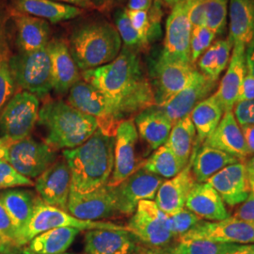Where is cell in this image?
Masks as SVG:
<instances>
[{
  "instance_id": "cell-1",
  "label": "cell",
  "mask_w": 254,
  "mask_h": 254,
  "mask_svg": "<svg viewBox=\"0 0 254 254\" xmlns=\"http://www.w3.org/2000/svg\"><path fill=\"white\" fill-rule=\"evenodd\" d=\"M82 78L103 93L119 123L155 106L150 79L136 52L127 47L113 62L83 71Z\"/></svg>"
},
{
  "instance_id": "cell-2",
  "label": "cell",
  "mask_w": 254,
  "mask_h": 254,
  "mask_svg": "<svg viewBox=\"0 0 254 254\" xmlns=\"http://www.w3.org/2000/svg\"><path fill=\"white\" fill-rule=\"evenodd\" d=\"M115 136L97 129L83 144L64 150L72 176V190L88 193L108 184L114 167Z\"/></svg>"
},
{
  "instance_id": "cell-3",
  "label": "cell",
  "mask_w": 254,
  "mask_h": 254,
  "mask_svg": "<svg viewBox=\"0 0 254 254\" xmlns=\"http://www.w3.org/2000/svg\"><path fill=\"white\" fill-rule=\"evenodd\" d=\"M38 123L46 129L45 142L55 151L76 148L98 129L95 119L61 100L46 102Z\"/></svg>"
},
{
  "instance_id": "cell-4",
  "label": "cell",
  "mask_w": 254,
  "mask_h": 254,
  "mask_svg": "<svg viewBox=\"0 0 254 254\" xmlns=\"http://www.w3.org/2000/svg\"><path fill=\"white\" fill-rule=\"evenodd\" d=\"M68 46L78 69L88 71L113 62L122 50V39L116 27L98 21L75 28Z\"/></svg>"
},
{
  "instance_id": "cell-5",
  "label": "cell",
  "mask_w": 254,
  "mask_h": 254,
  "mask_svg": "<svg viewBox=\"0 0 254 254\" xmlns=\"http://www.w3.org/2000/svg\"><path fill=\"white\" fill-rule=\"evenodd\" d=\"M71 227L80 231H90L96 229L103 230H129L127 226L114 224L106 221H90L74 218L68 212L48 205L36 197L32 216L27 225L17 236V246L21 253L25 246L35 236L55 228Z\"/></svg>"
},
{
  "instance_id": "cell-6",
  "label": "cell",
  "mask_w": 254,
  "mask_h": 254,
  "mask_svg": "<svg viewBox=\"0 0 254 254\" xmlns=\"http://www.w3.org/2000/svg\"><path fill=\"white\" fill-rule=\"evenodd\" d=\"M10 73L19 88L38 98H44L53 90L51 61L47 48L10 57Z\"/></svg>"
},
{
  "instance_id": "cell-7",
  "label": "cell",
  "mask_w": 254,
  "mask_h": 254,
  "mask_svg": "<svg viewBox=\"0 0 254 254\" xmlns=\"http://www.w3.org/2000/svg\"><path fill=\"white\" fill-rule=\"evenodd\" d=\"M139 242L151 248L170 247L175 236L170 216L154 200H141L127 226Z\"/></svg>"
},
{
  "instance_id": "cell-8",
  "label": "cell",
  "mask_w": 254,
  "mask_h": 254,
  "mask_svg": "<svg viewBox=\"0 0 254 254\" xmlns=\"http://www.w3.org/2000/svg\"><path fill=\"white\" fill-rule=\"evenodd\" d=\"M40 101L26 91L15 93L0 113V132L10 143L30 136L39 120Z\"/></svg>"
},
{
  "instance_id": "cell-9",
  "label": "cell",
  "mask_w": 254,
  "mask_h": 254,
  "mask_svg": "<svg viewBox=\"0 0 254 254\" xmlns=\"http://www.w3.org/2000/svg\"><path fill=\"white\" fill-rule=\"evenodd\" d=\"M190 0H181L166 22V34L160 58L168 62L192 64L190 58L191 27Z\"/></svg>"
},
{
  "instance_id": "cell-10",
  "label": "cell",
  "mask_w": 254,
  "mask_h": 254,
  "mask_svg": "<svg viewBox=\"0 0 254 254\" xmlns=\"http://www.w3.org/2000/svg\"><path fill=\"white\" fill-rule=\"evenodd\" d=\"M56 152L45 141L29 136L11 143L6 159L20 174L32 180L57 161Z\"/></svg>"
},
{
  "instance_id": "cell-11",
  "label": "cell",
  "mask_w": 254,
  "mask_h": 254,
  "mask_svg": "<svg viewBox=\"0 0 254 254\" xmlns=\"http://www.w3.org/2000/svg\"><path fill=\"white\" fill-rule=\"evenodd\" d=\"M178 239H203L237 245L254 244V221L235 217L218 221L200 220L189 233Z\"/></svg>"
},
{
  "instance_id": "cell-12",
  "label": "cell",
  "mask_w": 254,
  "mask_h": 254,
  "mask_svg": "<svg viewBox=\"0 0 254 254\" xmlns=\"http://www.w3.org/2000/svg\"><path fill=\"white\" fill-rule=\"evenodd\" d=\"M67 103L74 109L91 116L98 123V128L108 136H115L119 123L106 97L90 83L79 80L69 91Z\"/></svg>"
},
{
  "instance_id": "cell-13",
  "label": "cell",
  "mask_w": 254,
  "mask_h": 254,
  "mask_svg": "<svg viewBox=\"0 0 254 254\" xmlns=\"http://www.w3.org/2000/svg\"><path fill=\"white\" fill-rule=\"evenodd\" d=\"M195 69L192 64L168 62L160 57L150 69L151 85L156 106H163L190 81Z\"/></svg>"
},
{
  "instance_id": "cell-14",
  "label": "cell",
  "mask_w": 254,
  "mask_h": 254,
  "mask_svg": "<svg viewBox=\"0 0 254 254\" xmlns=\"http://www.w3.org/2000/svg\"><path fill=\"white\" fill-rule=\"evenodd\" d=\"M67 212L82 220L98 221L112 218L119 214L115 190L108 185L84 194L71 190Z\"/></svg>"
},
{
  "instance_id": "cell-15",
  "label": "cell",
  "mask_w": 254,
  "mask_h": 254,
  "mask_svg": "<svg viewBox=\"0 0 254 254\" xmlns=\"http://www.w3.org/2000/svg\"><path fill=\"white\" fill-rule=\"evenodd\" d=\"M164 181L162 177L147 172L142 167L138 168L125 181L114 187L119 214L133 215L139 201L154 200Z\"/></svg>"
},
{
  "instance_id": "cell-16",
  "label": "cell",
  "mask_w": 254,
  "mask_h": 254,
  "mask_svg": "<svg viewBox=\"0 0 254 254\" xmlns=\"http://www.w3.org/2000/svg\"><path fill=\"white\" fill-rule=\"evenodd\" d=\"M137 140L138 134L134 120L122 121L115 135L114 167L107 184L109 187H117L138 169L136 154Z\"/></svg>"
},
{
  "instance_id": "cell-17",
  "label": "cell",
  "mask_w": 254,
  "mask_h": 254,
  "mask_svg": "<svg viewBox=\"0 0 254 254\" xmlns=\"http://www.w3.org/2000/svg\"><path fill=\"white\" fill-rule=\"evenodd\" d=\"M34 187L38 197L45 203L67 212L72 176L65 158L57 160L37 177Z\"/></svg>"
},
{
  "instance_id": "cell-18",
  "label": "cell",
  "mask_w": 254,
  "mask_h": 254,
  "mask_svg": "<svg viewBox=\"0 0 254 254\" xmlns=\"http://www.w3.org/2000/svg\"><path fill=\"white\" fill-rule=\"evenodd\" d=\"M217 81L210 79L206 75L196 70L189 84L176 93L163 106H158L165 115L174 124L182 118L190 115L191 111L206 99L216 89Z\"/></svg>"
},
{
  "instance_id": "cell-19",
  "label": "cell",
  "mask_w": 254,
  "mask_h": 254,
  "mask_svg": "<svg viewBox=\"0 0 254 254\" xmlns=\"http://www.w3.org/2000/svg\"><path fill=\"white\" fill-rule=\"evenodd\" d=\"M142 247L129 230H90L84 237L85 254H140Z\"/></svg>"
},
{
  "instance_id": "cell-20",
  "label": "cell",
  "mask_w": 254,
  "mask_h": 254,
  "mask_svg": "<svg viewBox=\"0 0 254 254\" xmlns=\"http://www.w3.org/2000/svg\"><path fill=\"white\" fill-rule=\"evenodd\" d=\"M230 206L245 201L250 193V181L244 162L231 164L206 181Z\"/></svg>"
},
{
  "instance_id": "cell-21",
  "label": "cell",
  "mask_w": 254,
  "mask_h": 254,
  "mask_svg": "<svg viewBox=\"0 0 254 254\" xmlns=\"http://www.w3.org/2000/svg\"><path fill=\"white\" fill-rule=\"evenodd\" d=\"M196 183L192 172V162L190 160L176 176L161 184L154 201L164 213L173 216L185 208L187 198Z\"/></svg>"
},
{
  "instance_id": "cell-22",
  "label": "cell",
  "mask_w": 254,
  "mask_h": 254,
  "mask_svg": "<svg viewBox=\"0 0 254 254\" xmlns=\"http://www.w3.org/2000/svg\"><path fill=\"white\" fill-rule=\"evenodd\" d=\"M46 48L51 61L53 90L59 94H65L80 80L78 67L64 40H53Z\"/></svg>"
},
{
  "instance_id": "cell-23",
  "label": "cell",
  "mask_w": 254,
  "mask_h": 254,
  "mask_svg": "<svg viewBox=\"0 0 254 254\" xmlns=\"http://www.w3.org/2000/svg\"><path fill=\"white\" fill-rule=\"evenodd\" d=\"M244 44L234 45L230 63L226 73L218 85V90L214 93L221 104L224 111H233L235 108L241 86L247 74Z\"/></svg>"
},
{
  "instance_id": "cell-24",
  "label": "cell",
  "mask_w": 254,
  "mask_h": 254,
  "mask_svg": "<svg viewBox=\"0 0 254 254\" xmlns=\"http://www.w3.org/2000/svg\"><path fill=\"white\" fill-rule=\"evenodd\" d=\"M201 146H208L225 152L240 160L249 156L245 139L240 125L233 111H226L218 127Z\"/></svg>"
},
{
  "instance_id": "cell-25",
  "label": "cell",
  "mask_w": 254,
  "mask_h": 254,
  "mask_svg": "<svg viewBox=\"0 0 254 254\" xmlns=\"http://www.w3.org/2000/svg\"><path fill=\"white\" fill-rule=\"evenodd\" d=\"M134 123L138 136L152 151L166 144L173 126L162 109L156 105L136 114Z\"/></svg>"
},
{
  "instance_id": "cell-26",
  "label": "cell",
  "mask_w": 254,
  "mask_h": 254,
  "mask_svg": "<svg viewBox=\"0 0 254 254\" xmlns=\"http://www.w3.org/2000/svg\"><path fill=\"white\" fill-rule=\"evenodd\" d=\"M185 207L207 221H218L231 217L225 202L206 182L195 184L187 198Z\"/></svg>"
},
{
  "instance_id": "cell-27",
  "label": "cell",
  "mask_w": 254,
  "mask_h": 254,
  "mask_svg": "<svg viewBox=\"0 0 254 254\" xmlns=\"http://www.w3.org/2000/svg\"><path fill=\"white\" fill-rule=\"evenodd\" d=\"M17 46L21 52L30 53L46 48L49 43L50 26L47 21L21 12L14 13Z\"/></svg>"
},
{
  "instance_id": "cell-28",
  "label": "cell",
  "mask_w": 254,
  "mask_h": 254,
  "mask_svg": "<svg viewBox=\"0 0 254 254\" xmlns=\"http://www.w3.org/2000/svg\"><path fill=\"white\" fill-rule=\"evenodd\" d=\"M191 27H207L217 35L227 25L228 0H190Z\"/></svg>"
},
{
  "instance_id": "cell-29",
  "label": "cell",
  "mask_w": 254,
  "mask_h": 254,
  "mask_svg": "<svg viewBox=\"0 0 254 254\" xmlns=\"http://www.w3.org/2000/svg\"><path fill=\"white\" fill-rule=\"evenodd\" d=\"M225 111L215 94L199 103L191 111L190 117L196 129V141L193 153L198 152L205 139L218 127Z\"/></svg>"
},
{
  "instance_id": "cell-30",
  "label": "cell",
  "mask_w": 254,
  "mask_h": 254,
  "mask_svg": "<svg viewBox=\"0 0 254 254\" xmlns=\"http://www.w3.org/2000/svg\"><path fill=\"white\" fill-rule=\"evenodd\" d=\"M13 5L18 12L53 24L75 18L83 13L82 9L53 0H13Z\"/></svg>"
},
{
  "instance_id": "cell-31",
  "label": "cell",
  "mask_w": 254,
  "mask_h": 254,
  "mask_svg": "<svg viewBox=\"0 0 254 254\" xmlns=\"http://www.w3.org/2000/svg\"><path fill=\"white\" fill-rule=\"evenodd\" d=\"M80 230L55 228L35 236L22 250V254H63L73 244Z\"/></svg>"
},
{
  "instance_id": "cell-32",
  "label": "cell",
  "mask_w": 254,
  "mask_h": 254,
  "mask_svg": "<svg viewBox=\"0 0 254 254\" xmlns=\"http://www.w3.org/2000/svg\"><path fill=\"white\" fill-rule=\"evenodd\" d=\"M230 33L233 45L247 46L254 38V0L230 1Z\"/></svg>"
},
{
  "instance_id": "cell-33",
  "label": "cell",
  "mask_w": 254,
  "mask_h": 254,
  "mask_svg": "<svg viewBox=\"0 0 254 254\" xmlns=\"http://www.w3.org/2000/svg\"><path fill=\"white\" fill-rule=\"evenodd\" d=\"M190 160L197 183H205L225 167L239 161L233 155L208 146H201L198 152L192 154Z\"/></svg>"
},
{
  "instance_id": "cell-34",
  "label": "cell",
  "mask_w": 254,
  "mask_h": 254,
  "mask_svg": "<svg viewBox=\"0 0 254 254\" xmlns=\"http://www.w3.org/2000/svg\"><path fill=\"white\" fill-rule=\"evenodd\" d=\"M36 197L29 190H9L0 193V201L9 214L18 234L32 216Z\"/></svg>"
},
{
  "instance_id": "cell-35",
  "label": "cell",
  "mask_w": 254,
  "mask_h": 254,
  "mask_svg": "<svg viewBox=\"0 0 254 254\" xmlns=\"http://www.w3.org/2000/svg\"><path fill=\"white\" fill-rule=\"evenodd\" d=\"M196 141V129L190 115H188L173 124L172 131L166 144L186 167L190 160Z\"/></svg>"
},
{
  "instance_id": "cell-36",
  "label": "cell",
  "mask_w": 254,
  "mask_h": 254,
  "mask_svg": "<svg viewBox=\"0 0 254 254\" xmlns=\"http://www.w3.org/2000/svg\"><path fill=\"white\" fill-rule=\"evenodd\" d=\"M233 47L234 45L228 38L213 43L198 60L200 73L214 81H218V77L230 63Z\"/></svg>"
},
{
  "instance_id": "cell-37",
  "label": "cell",
  "mask_w": 254,
  "mask_h": 254,
  "mask_svg": "<svg viewBox=\"0 0 254 254\" xmlns=\"http://www.w3.org/2000/svg\"><path fill=\"white\" fill-rule=\"evenodd\" d=\"M141 167L164 179L173 178L185 168L167 144L156 149Z\"/></svg>"
},
{
  "instance_id": "cell-38",
  "label": "cell",
  "mask_w": 254,
  "mask_h": 254,
  "mask_svg": "<svg viewBox=\"0 0 254 254\" xmlns=\"http://www.w3.org/2000/svg\"><path fill=\"white\" fill-rule=\"evenodd\" d=\"M245 245L226 244L211 240L178 239L176 245L171 246L173 254H233Z\"/></svg>"
},
{
  "instance_id": "cell-39",
  "label": "cell",
  "mask_w": 254,
  "mask_h": 254,
  "mask_svg": "<svg viewBox=\"0 0 254 254\" xmlns=\"http://www.w3.org/2000/svg\"><path fill=\"white\" fill-rule=\"evenodd\" d=\"M115 24L125 47L132 51L140 50L149 45V41L133 27L127 15V9H120L115 14Z\"/></svg>"
},
{
  "instance_id": "cell-40",
  "label": "cell",
  "mask_w": 254,
  "mask_h": 254,
  "mask_svg": "<svg viewBox=\"0 0 254 254\" xmlns=\"http://www.w3.org/2000/svg\"><path fill=\"white\" fill-rule=\"evenodd\" d=\"M17 231L0 201V254H19Z\"/></svg>"
},
{
  "instance_id": "cell-41",
  "label": "cell",
  "mask_w": 254,
  "mask_h": 254,
  "mask_svg": "<svg viewBox=\"0 0 254 254\" xmlns=\"http://www.w3.org/2000/svg\"><path fill=\"white\" fill-rule=\"evenodd\" d=\"M8 47L0 52V113L7 105L15 90V82L9 69Z\"/></svg>"
},
{
  "instance_id": "cell-42",
  "label": "cell",
  "mask_w": 254,
  "mask_h": 254,
  "mask_svg": "<svg viewBox=\"0 0 254 254\" xmlns=\"http://www.w3.org/2000/svg\"><path fill=\"white\" fill-rule=\"evenodd\" d=\"M217 34L207 27H193L191 30L190 58L194 64L212 45Z\"/></svg>"
},
{
  "instance_id": "cell-43",
  "label": "cell",
  "mask_w": 254,
  "mask_h": 254,
  "mask_svg": "<svg viewBox=\"0 0 254 254\" xmlns=\"http://www.w3.org/2000/svg\"><path fill=\"white\" fill-rule=\"evenodd\" d=\"M33 186V181L20 174L7 159L0 160V190Z\"/></svg>"
},
{
  "instance_id": "cell-44",
  "label": "cell",
  "mask_w": 254,
  "mask_h": 254,
  "mask_svg": "<svg viewBox=\"0 0 254 254\" xmlns=\"http://www.w3.org/2000/svg\"><path fill=\"white\" fill-rule=\"evenodd\" d=\"M170 220L174 236L179 238L189 233L191 229L195 227L202 219L191 212L190 210L185 207L178 213L170 216Z\"/></svg>"
},
{
  "instance_id": "cell-45",
  "label": "cell",
  "mask_w": 254,
  "mask_h": 254,
  "mask_svg": "<svg viewBox=\"0 0 254 254\" xmlns=\"http://www.w3.org/2000/svg\"><path fill=\"white\" fill-rule=\"evenodd\" d=\"M127 12L133 27L141 36L150 41L149 35L151 29V20L149 10H129L127 9Z\"/></svg>"
},
{
  "instance_id": "cell-46",
  "label": "cell",
  "mask_w": 254,
  "mask_h": 254,
  "mask_svg": "<svg viewBox=\"0 0 254 254\" xmlns=\"http://www.w3.org/2000/svg\"><path fill=\"white\" fill-rule=\"evenodd\" d=\"M237 123L240 126L254 125V99L242 101L236 103L233 109Z\"/></svg>"
},
{
  "instance_id": "cell-47",
  "label": "cell",
  "mask_w": 254,
  "mask_h": 254,
  "mask_svg": "<svg viewBox=\"0 0 254 254\" xmlns=\"http://www.w3.org/2000/svg\"><path fill=\"white\" fill-rule=\"evenodd\" d=\"M233 217L248 221H254V183L250 182L249 196L245 201L236 209Z\"/></svg>"
},
{
  "instance_id": "cell-48",
  "label": "cell",
  "mask_w": 254,
  "mask_h": 254,
  "mask_svg": "<svg viewBox=\"0 0 254 254\" xmlns=\"http://www.w3.org/2000/svg\"><path fill=\"white\" fill-rule=\"evenodd\" d=\"M254 99V76L247 73L242 83L241 90L238 95V102L251 101Z\"/></svg>"
},
{
  "instance_id": "cell-49",
  "label": "cell",
  "mask_w": 254,
  "mask_h": 254,
  "mask_svg": "<svg viewBox=\"0 0 254 254\" xmlns=\"http://www.w3.org/2000/svg\"><path fill=\"white\" fill-rule=\"evenodd\" d=\"M240 127L245 139L249 155L251 154L254 155V125H243V126H240Z\"/></svg>"
},
{
  "instance_id": "cell-50",
  "label": "cell",
  "mask_w": 254,
  "mask_h": 254,
  "mask_svg": "<svg viewBox=\"0 0 254 254\" xmlns=\"http://www.w3.org/2000/svg\"><path fill=\"white\" fill-rule=\"evenodd\" d=\"M245 57L247 72L254 76V38L246 46Z\"/></svg>"
},
{
  "instance_id": "cell-51",
  "label": "cell",
  "mask_w": 254,
  "mask_h": 254,
  "mask_svg": "<svg viewBox=\"0 0 254 254\" xmlns=\"http://www.w3.org/2000/svg\"><path fill=\"white\" fill-rule=\"evenodd\" d=\"M154 0H129L127 9L129 10H149L153 6Z\"/></svg>"
},
{
  "instance_id": "cell-52",
  "label": "cell",
  "mask_w": 254,
  "mask_h": 254,
  "mask_svg": "<svg viewBox=\"0 0 254 254\" xmlns=\"http://www.w3.org/2000/svg\"><path fill=\"white\" fill-rule=\"evenodd\" d=\"M53 1L74 6L79 9H96L95 5L91 2V0H53Z\"/></svg>"
},
{
  "instance_id": "cell-53",
  "label": "cell",
  "mask_w": 254,
  "mask_h": 254,
  "mask_svg": "<svg viewBox=\"0 0 254 254\" xmlns=\"http://www.w3.org/2000/svg\"><path fill=\"white\" fill-rule=\"evenodd\" d=\"M122 1L124 0H91V2L95 5L96 9H99L101 11L109 10L118 5Z\"/></svg>"
},
{
  "instance_id": "cell-54",
  "label": "cell",
  "mask_w": 254,
  "mask_h": 254,
  "mask_svg": "<svg viewBox=\"0 0 254 254\" xmlns=\"http://www.w3.org/2000/svg\"><path fill=\"white\" fill-rule=\"evenodd\" d=\"M140 254H173L171 246L166 248H151L143 245Z\"/></svg>"
},
{
  "instance_id": "cell-55",
  "label": "cell",
  "mask_w": 254,
  "mask_h": 254,
  "mask_svg": "<svg viewBox=\"0 0 254 254\" xmlns=\"http://www.w3.org/2000/svg\"><path fill=\"white\" fill-rule=\"evenodd\" d=\"M245 166L249 181L254 183V155L246 162Z\"/></svg>"
},
{
  "instance_id": "cell-56",
  "label": "cell",
  "mask_w": 254,
  "mask_h": 254,
  "mask_svg": "<svg viewBox=\"0 0 254 254\" xmlns=\"http://www.w3.org/2000/svg\"><path fill=\"white\" fill-rule=\"evenodd\" d=\"M10 144L11 143L8 141L6 138H4V137L0 138V160L1 159H6L8 149H9Z\"/></svg>"
},
{
  "instance_id": "cell-57",
  "label": "cell",
  "mask_w": 254,
  "mask_h": 254,
  "mask_svg": "<svg viewBox=\"0 0 254 254\" xmlns=\"http://www.w3.org/2000/svg\"><path fill=\"white\" fill-rule=\"evenodd\" d=\"M7 47L6 40H5V31H4V20L3 15L0 12V52Z\"/></svg>"
},
{
  "instance_id": "cell-58",
  "label": "cell",
  "mask_w": 254,
  "mask_h": 254,
  "mask_svg": "<svg viewBox=\"0 0 254 254\" xmlns=\"http://www.w3.org/2000/svg\"><path fill=\"white\" fill-rule=\"evenodd\" d=\"M154 1H156L161 7L164 6V7L173 9V7H174L178 2H180L181 0H154Z\"/></svg>"
},
{
  "instance_id": "cell-59",
  "label": "cell",
  "mask_w": 254,
  "mask_h": 254,
  "mask_svg": "<svg viewBox=\"0 0 254 254\" xmlns=\"http://www.w3.org/2000/svg\"><path fill=\"white\" fill-rule=\"evenodd\" d=\"M233 254H254V244L245 245L241 250Z\"/></svg>"
},
{
  "instance_id": "cell-60",
  "label": "cell",
  "mask_w": 254,
  "mask_h": 254,
  "mask_svg": "<svg viewBox=\"0 0 254 254\" xmlns=\"http://www.w3.org/2000/svg\"><path fill=\"white\" fill-rule=\"evenodd\" d=\"M67 254V253H65V254Z\"/></svg>"
}]
</instances>
